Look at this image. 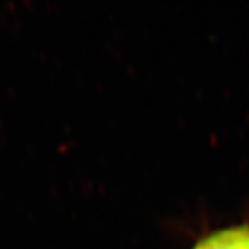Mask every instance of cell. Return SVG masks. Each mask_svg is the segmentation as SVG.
Segmentation results:
<instances>
[{"label":"cell","mask_w":249,"mask_h":249,"mask_svg":"<svg viewBox=\"0 0 249 249\" xmlns=\"http://www.w3.org/2000/svg\"><path fill=\"white\" fill-rule=\"evenodd\" d=\"M194 249H249V227L239 225L218 230L201 239Z\"/></svg>","instance_id":"6da1fadb"}]
</instances>
